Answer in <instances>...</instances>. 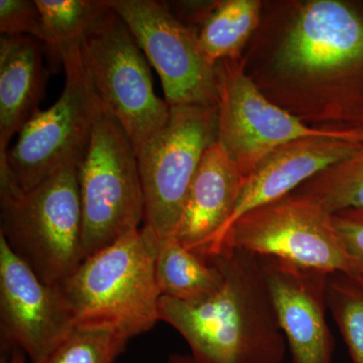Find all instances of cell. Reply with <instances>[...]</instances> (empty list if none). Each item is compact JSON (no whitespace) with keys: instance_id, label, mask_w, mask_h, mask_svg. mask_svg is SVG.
Listing matches in <instances>:
<instances>
[{"instance_id":"cell-1","label":"cell","mask_w":363,"mask_h":363,"mask_svg":"<svg viewBox=\"0 0 363 363\" xmlns=\"http://www.w3.org/2000/svg\"><path fill=\"white\" fill-rule=\"evenodd\" d=\"M242 58L262 94L302 123L363 130V0H264Z\"/></svg>"},{"instance_id":"cell-2","label":"cell","mask_w":363,"mask_h":363,"mask_svg":"<svg viewBox=\"0 0 363 363\" xmlns=\"http://www.w3.org/2000/svg\"><path fill=\"white\" fill-rule=\"evenodd\" d=\"M222 281L206 297L160 298V319L175 328L197 363H281L286 338L259 257L223 247L207 257Z\"/></svg>"},{"instance_id":"cell-3","label":"cell","mask_w":363,"mask_h":363,"mask_svg":"<svg viewBox=\"0 0 363 363\" xmlns=\"http://www.w3.org/2000/svg\"><path fill=\"white\" fill-rule=\"evenodd\" d=\"M160 238L143 225L83 260L61 286L76 328L130 339L161 321L156 279Z\"/></svg>"},{"instance_id":"cell-4","label":"cell","mask_w":363,"mask_h":363,"mask_svg":"<svg viewBox=\"0 0 363 363\" xmlns=\"http://www.w3.org/2000/svg\"><path fill=\"white\" fill-rule=\"evenodd\" d=\"M0 236L40 281L63 285L83 262L77 167L23 190L0 157Z\"/></svg>"},{"instance_id":"cell-5","label":"cell","mask_w":363,"mask_h":363,"mask_svg":"<svg viewBox=\"0 0 363 363\" xmlns=\"http://www.w3.org/2000/svg\"><path fill=\"white\" fill-rule=\"evenodd\" d=\"M77 175L84 260L140 229L145 218L138 155L123 126L101 102Z\"/></svg>"},{"instance_id":"cell-6","label":"cell","mask_w":363,"mask_h":363,"mask_svg":"<svg viewBox=\"0 0 363 363\" xmlns=\"http://www.w3.org/2000/svg\"><path fill=\"white\" fill-rule=\"evenodd\" d=\"M79 49L100 102L123 126L138 155L169 116V105L155 92L147 57L111 7L83 35Z\"/></svg>"},{"instance_id":"cell-7","label":"cell","mask_w":363,"mask_h":363,"mask_svg":"<svg viewBox=\"0 0 363 363\" xmlns=\"http://www.w3.org/2000/svg\"><path fill=\"white\" fill-rule=\"evenodd\" d=\"M79 45L60 52L66 78L56 104L40 111L20 131L13 147L0 152L23 190L66 167L78 168L89 145L100 100L86 73Z\"/></svg>"},{"instance_id":"cell-8","label":"cell","mask_w":363,"mask_h":363,"mask_svg":"<svg viewBox=\"0 0 363 363\" xmlns=\"http://www.w3.org/2000/svg\"><path fill=\"white\" fill-rule=\"evenodd\" d=\"M218 140L216 106L173 105L166 125L138 154L145 224L175 235L189 188L208 147Z\"/></svg>"},{"instance_id":"cell-9","label":"cell","mask_w":363,"mask_h":363,"mask_svg":"<svg viewBox=\"0 0 363 363\" xmlns=\"http://www.w3.org/2000/svg\"><path fill=\"white\" fill-rule=\"evenodd\" d=\"M223 247L328 274H350V260L333 215L316 200L297 193L242 215L228 229L217 252Z\"/></svg>"},{"instance_id":"cell-10","label":"cell","mask_w":363,"mask_h":363,"mask_svg":"<svg viewBox=\"0 0 363 363\" xmlns=\"http://www.w3.org/2000/svg\"><path fill=\"white\" fill-rule=\"evenodd\" d=\"M156 69L166 102L216 106V64L200 44L199 30L176 20L164 1L107 0Z\"/></svg>"},{"instance_id":"cell-11","label":"cell","mask_w":363,"mask_h":363,"mask_svg":"<svg viewBox=\"0 0 363 363\" xmlns=\"http://www.w3.org/2000/svg\"><path fill=\"white\" fill-rule=\"evenodd\" d=\"M218 140L245 177L281 145L344 128H314L262 94L248 77L243 58L216 63Z\"/></svg>"},{"instance_id":"cell-12","label":"cell","mask_w":363,"mask_h":363,"mask_svg":"<svg viewBox=\"0 0 363 363\" xmlns=\"http://www.w3.org/2000/svg\"><path fill=\"white\" fill-rule=\"evenodd\" d=\"M75 315L61 286L40 281L0 236L2 350L42 362L75 330Z\"/></svg>"},{"instance_id":"cell-13","label":"cell","mask_w":363,"mask_h":363,"mask_svg":"<svg viewBox=\"0 0 363 363\" xmlns=\"http://www.w3.org/2000/svg\"><path fill=\"white\" fill-rule=\"evenodd\" d=\"M259 259L292 363H332L333 336L325 316L328 272Z\"/></svg>"},{"instance_id":"cell-14","label":"cell","mask_w":363,"mask_h":363,"mask_svg":"<svg viewBox=\"0 0 363 363\" xmlns=\"http://www.w3.org/2000/svg\"><path fill=\"white\" fill-rule=\"evenodd\" d=\"M362 143L363 130L344 128L331 135L298 138L274 150L245 177L233 216L208 257L218 252L227 231L242 215L291 194Z\"/></svg>"},{"instance_id":"cell-15","label":"cell","mask_w":363,"mask_h":363,"mask_svg":"<svg viewBox=\"0 0 363 363\" xmlns=\"http://www.w3.org/2000/svg\"><path fill=\"white\" fill-rule=\"evenodd\" d=\"M245 177L216 140L203 155L174 238L206 257L233 216Z\"/></svg>"},{"instance_id":"cell-16","label":"cell","mask_w":363,"mask_h":363,"mask_svg":"<svg viewBox=\"0 0 363 363\" xmlns=\"http://www.w3.org/2000/svg\"><path fill=\"white\" fill-rule=\"evenodd\" d=\"M45 51L40 40L28 35L0 38V152L40 112Z\"/></svg>"},{"instance_id":"cell-17","label":"cell","mask_w":363,"mask_h":363,"mask_svg":"<svg viewBox=\"0 0 363 363\" xmlns=\"http://www.w3.org/2000/svg\"><path fill=\"white\" fill-rule=\"evenodd\" d=\"M156 279L162 297L194 302L217 290L222 274L213 262L169 236L159 240Z\"/></svg>"},{"instance_id":"cell-18","label":"cell","mask_w":363,"mask_h":363,"mask_svg":"<svg viewBox=\"0 0 363 363\" xmlns=\"http://www.w3.org/2000/svg\"><path fill=\"white\" fill-rule=\"evenodd\" d=\"M264 0H220L200 30L203 51L210 62L243 56L262 18Z\"/></svg>"},{"instance_id":"cell-19","label":"cell","mask_w":363,"mask_h":363,"mask_svg":"<svg viewBox=\"0 0 363 363\" xmlns=\"http://www.w3.org/2000/svg\"><path fill=\"white\" fill-rule=\"evenodd\" d=\"M293 193L316 200L332 215L363 210V143L350 156L319 172Z\"/></svg>"},{"instance_id":"cell-20","label":"cell","mask_w":363,"mask_h":363,"mask_svg":"<svg viewBox=\"0 0 363 363\" xmlns=\"http://www.w3.org/2000/svg\"><path fill=\"white\" fill-rule=\"evenodd\" d=\"M35 2L48 35L45 51L59 62L60 51L80 44L90 26L109 9L107 0H35Z\"/></svg>"},{"instance_id":"cell-21","label":"cell","mask_w":363,"mask_h":363,"mask_svg":"<svg viewBox=\"0 0 363 363\" xmlns=\"http://www.w3.org/2000/svg\"><path fill=\"white\" fill-rule=\"evenodd\" d=\"M326 303L353 363H363L362 284L344 272H330L327 277Z\"/></svg>"},{"instance_id":"cell-22","label":"cell","mask_w":363,"mask_h":363,"mask_svg":"<svg viewBox=\"0 0 363 363\" xmlns=\"http://www.w3.org/2000/svg\"><path fill=\"white\" fill-rule=\"evenodd\" d=\"M128 339L104 331L75 328L64 342L38 363H114Z\"/></svg>"},{"instance_id":"cell-23","label":"cell","mask_w":363,"mask_h":363,"mask_svg":"<svg viewBox=\"0 0 363 363\" xmlns=\"http://www.w3.org/2000/svg\"><path fill=\"white\" fill-rule=\"evenodd\" d=\"M0 32L4 35H28L47 45L42 16L35 0H0Z\"/></svg>"},{"instance_id":"cell-24","label":"cell","mask_w":363,"mask_h":363,"mask_svg":"<svg viewBox=\"0 0 363 363\" xmlns=\"http://www.w3.org/2000/svg\"><path fill=\"white\" fill-rule=\"evenodd\" d=\"M334 226L350 260L348 276L363 285V224L333 215Z\"/></svg>"},{"instance_id":"cell-25","label":"cell","mask_w":363,"mask_h":363,"mask_svg":"<svg viewBox=\"0 0 363 363\" xmlns=\"http://www.w3.org/2000/svg\"><path fill=\"white\" fill-rule=\"evenodd\" d=\"M164 2L176 20L183 25L200 30L214 13L220 0H176Z\"/></svg>"},{"instance_id":"cell-26","label":"cell","mask_w":363,"mask_h":363,"mask_svg":"<svg viewBox=\"0 0 363 363\" xmlns=\"http://www.w3.org/2000/svg\"><path fill=\"white\" fill-rule=\"evenodd\" d=\"M0 363H26V354L18 350H2Z\"/></svg>"},{"instance_id":"cell-27","label":"cell","mask_w":363,"mask_h":363,"mask_svg":"<svg viewBox=\"0 0 363 363\" xmlns=\"http://www.w3.org/2000/svg\"><path fill=\"white\" fill-rule=\"evenodd\" d=\"M337 215L344 217V218L350 219V220L363 224V210H350V211L342 212V213Z\"/></svg>"},{"instance_id":"cell-28","label":"cell","mask_w":363,"mask_h":363,"mask_svg":"<svg viewBox=\"0 0 363 363\" xmlns=\"http://www.w3.org/2000/svg\"><path fill=\"white\" fill-rule=\"evenodd\" d=\"M167 363H197L194 358L189 355L173 354Z\"/></svg>"}]
</instances>
